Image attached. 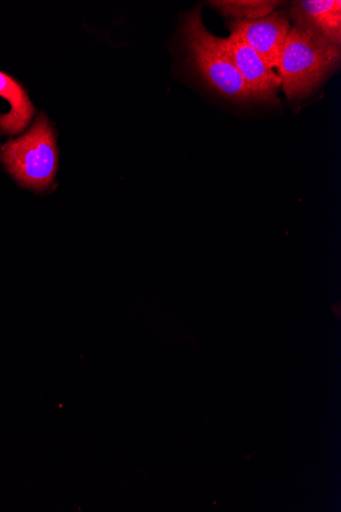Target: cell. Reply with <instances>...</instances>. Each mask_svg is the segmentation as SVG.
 Listing matches in <instances>:
<instances>
[{
  "mask_svg": "<svg viewBox=\"0 0 341 512\" xmlns=\"http://www.w3.org/2000/svg\"><path fill=\"white\" fill-rule=\"evenodd\" d=\"M182 35L193 69L213 90L233 102H256L246 81L220 49L217 36L204 25L201 8L186 15Z\"/></svg>",
  "mask_w": 341,
  "mask_h": 512,
  "instance_id": "cell-2",
  "label": "cell"
},
{
  "mask_svg": "<svg viewBox=\"0 0 341 512\" xmlns=\"http://www.w3.org/2000/svg\"><path fill=\"white\" fill-rule=\"evenodd\" d=\"M0 97L11 105L8 114L0 115V131L8 135L22 133L35 115L24 87L10 75L0 71Z\"/></svg>",
  "mask_w": 341,
  "mask_h": 512,
  "instance_id": "cell-7",
  "label": "cell"
},
{
  "mask_svg": "<svg viewBox=\"0 0 341 512\" xmlns=\"http://www.w3.org/2000/svg\"><path fill=\"white\" fill-rule=\"evenodd\" d=\"M209 5L233 21H248L267 17L276 11L279 3L270 0H221Z\"/></svg>",
  "mask_w": 341,
  "mask_h": 512,
  "instance_id": "cell-8",
  "label": "cell"
},
{
  "mask_svg": "<svg viewBox=\"0 0 341 512\" xmlns=\"http://www.w3.org/2000/svg\"><path fill=\"white\" fill-rule=\"evenodd\" d=\"M229 29L251 46L270 69L278 67L291 30L285 11H274L258 20L231 21Z\"/></svg>",
  "mask_w": 341,
  "mask_h": 512,
  "instance_id": "cell-5",
  "label": "cell"
},
{
  "mask_svg": "<svg viewBox=\"0 0 341 512\" xmlns=\"http://www.w3.org/2000/svg\"><path fill=\"white\" fill-rule=\"evenodd\" d=\"M291 17L296 25L305 26L327 39L341 44L340 0H301L291 6Z\"/></svg>",
  "mask_w": 341,
  "mask_h": 512,
  "instance_id": "cell-6",
  "label": "cell"
},
{
  "mask_svg": "<svg viewBox=\"0 0 341 512\" xmlns=\"http://www.w3.org/2000/svg\"><path fill=\"white\" fill-rule=\"evenodd\" d=\"M339 63L340 45L308 27L291 28L277 67L285 96L309 97Z\"/></svg>",
  "mask_w": 341,
  "mask_h": 512,
  "instance_id": "cell-1",
  "label": "cell"
},
{
  "mask_svg": "<svg viewBox=\"0 0 341 512\" xmlns=\"http://www.w3.org/2000/svg\"><path fill=\"white\" fill-rule=\"evenodd\" d=\"M217 40L220 49L246 81L256 101L279 104L276 93L281 80L251 46L234 33L225 39L217 37Z\"/></svg>",
  "mask_w": 341,
  "mask_h": 512,
  "instance_id": "cell-4",
  "label": "cell"
},
{
  "mask_svg": "<svg viewBox=\"0 0 341 512\" xmlns=\"http://www.w3.org/2000/svg\"><path fill=\"white\" fill-rule=\"evenodd\" d=\"M8 171L24 188L41 192L57 174L59 155L53 127L41 114L29 131L8 142L0 152Z\"/></svg>",
  "mask_w": 341,
  "mask_h": 512,
  "instance_id": "cell-3",
  "label": "cell"
}]
</instances>
